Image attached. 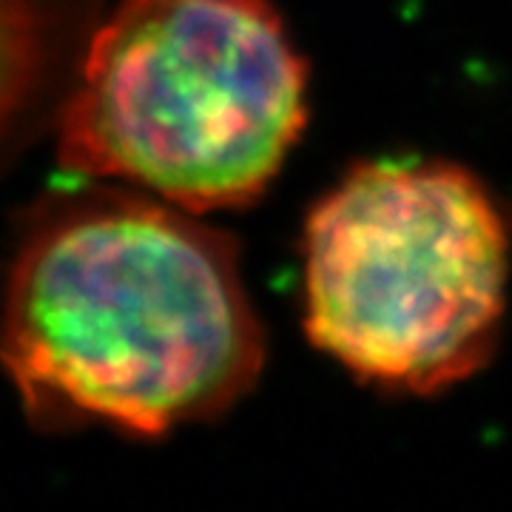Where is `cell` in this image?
I'll list each match as a JSON object with an SVG mask.
<instances>
[{
  "label": "cell",
  "mask_w": 512,
  "mask_h": 512,
  "mask_svg": "<svg viewBox=\"0 0 512 512\" xmlns=\"http://www.w3.org/2000/svg\"><path fill=\"white\" fill-rule=\"evenodd\" d=\"M308 123V69L268 0H117L57 111V160L205 214L265 194Z\"/></svg>",
  "instance_id": "obj_2"
},
{
  "label": "cell",
  "mask_w": 512,
  "mask_h": 512,
  "mask_svg": "<svg viewBox=\"0 0 512 512\" xmlns=\"http://www.w3.org/2000/svg\"><path fill=\"white\" fill-rule=\"evenodd\" d=\"M510 225L464 168L379 160L308 217L305 330L367 384L439 393L493 356L507 308Z\"/></svg>",
  "instance_id": "obj_3"
},
{
  "label": "cell",
  "mask_w": 512,
  "mask_h": 512,
  "mask_svg": "<svg viewBox=\"0 0 512 512\" xmlns=\"http://www.w3.org/2000/svg\"><path fill=\"white\" fill-rule=\"evenodd\" d=\"M100 20V0H0V157L60 111Z\"/></svg>",
  "instance_id": "obj_4"
},
{
  "label": "cell",
  "mask_w": 512,
  "mask_h": 512,
  "mask_svg": "<svg viewBox=\"0 0 512 512\" xmlns=\"http://www.w3.org/2000/svg\"><path fill=\"white\" fill-rule=\"evenodd\" d=\"M265 359L228 234L143 191H63L29 222L0 365L43 430L165 436L239 402Z\"/></svg>",
  "instance_id": "obj_1"
}]
</instances>
